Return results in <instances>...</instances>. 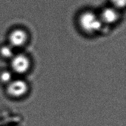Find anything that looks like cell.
<instances>
[{
    "instance_id": "cell-3",
    "label": "cell",
    "mask_w": 126,
    "mask_h": 126,
    "mask_svg": "<svg viewBox=\"0 0 126 126\" xmlns=\"http://www.w3.org/2000/svg\"><path fill=\"white\" fill-rule=\"evenodd\" d=\"M28 91L27 83L21 80H17L11 81L8 87L9 94L15 97L23 96Z\"/></svg>"
},
{
    "instance_id": "cell-4",
    "label": "cell",
    "mask_w": 126,
    "mask_h": 126,
    "mask_svg": "<svg viewBox=\"0 0 126 126\" xmlns=\"http://www.w3.org/2000/svg\"><path fill=\"white\" fill-rule=\"evenodd\" d=\"M27 40V35L23 30L17 29L11 32L9 37L10 46L12 47H20L25 44Z\"/></svg>"
},
{
    "instance_id": "cell-8",
    "label": "cell",
    "mask_w": 126,
    "mask_h": 126,
    "mask_svg": "<svg viewBox=\"0 0 126 126\" xmlns=\"http://www.w3.org/2000/svg\"><path fill=\"white\" fill-rule=\"evenodd\" d=\"M111 1L114 7L122 8L125 6L126 0H111Z\"/></svg>"
},
{
    "instance_id": "cell-7",
    "label": "cell",
    "mask_w": 126,
    "mask_h": 126,
    "mask_svg": "<svg viewBox=\"0 0 126 126\" xmlns=\"http://www.w3.org/2000/svg\"><path fill=\"white\" fill-rule=\"evenodd\" d=\"M12 76L9 71H3L0 75V79L4 83H10L12 81Z\"/></svg>"
},
{
    "instance_id": "cell-5",
    "label": "cell",
    "mask_w": 126,
    "mask_h": 126,
    "mask_svg": "<svg viewBox=\"0 0 126 126\" xmlns=\"http://www.w3.org/2000/svg\"><path fill=\"white\" fill-rule=\"evenodd\" d=\"M118 17V13L116 9L109 7L103 9L101 13L100 19L102 23L111 24L115 23Z\"/></svg>"
},
{
    "instance_id": "cell-1",
    "label": "cell",
    "mask_w": 126,
    "mask_h": 126,
    "mask_svg": "<svg viewBox=\"0 0 126 126\" xmlns=\"http://www.w3.org/2000/svg\"><path fill=\"white\" fill-rule=\"evenodd\" d=\"M80 26L87 33H93L97 32L102 27V22L100 17L91 12H85L79 18Z\"/></svg>"
},
{
    "instance_id": "cell-6",
    "label": "cell",
    "mask_w": 126,
    "mask_h": 126,
    "mask_svg": "<svg viewBox=\"0 0 126 126\" xmlns=\"http://www.w3.org/2000/svg\"><path fill=\"white\" fill-rule=\"evenodd\" d=\"M0 53L2 57L6 58H12L14 56L13 47L10 45L2 47L0 49Z\"/></svg>"
},
{
    "instance_id": "cell-2",
    "label": "cell",
    "mask_w": 126,
    "mask_h": 126,
    "mask_svg": "<svg viewBox=\"0 0 126 126\" xmlns=\"http://www.w3.org/2000/svg\"><path fill=\"white\" fill-rule=\"evenodd\" d=\"M11 66L16 73L23 74L30 68V61L26 56L19 54L12 57Z\"/></svg>"
}]
</instances>
